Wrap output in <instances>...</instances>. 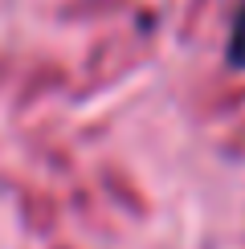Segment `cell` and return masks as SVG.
<instances>
[{
  "mask_svg": "<svg viewBox=\"0 0 245 249\" xmlns=\"http://www.w3.org/2000/svg\"><path fill=\"white\" fill-rule=\"evenodd\" d=\"M229 61L245 66V8L237 13V25H233V37H229Z\"/></svg>",
  "mask_w": 245,
  "mask_h": 249,
  "instance_id": "6da1fadb",
  "label": "cell"
}]
</instances>
